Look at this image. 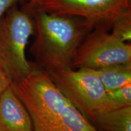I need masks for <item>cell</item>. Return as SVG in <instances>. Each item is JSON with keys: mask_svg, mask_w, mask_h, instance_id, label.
I'll return each instance as SVG.
<instances>
[{"mask_svg": "<svg viewBox=\"0 0 131 131\" xmlns=\"http://www.w3.org/2000/svg\"><path fill=\"white\" fill-rule=\"evenodd\" d=\"M0 131H34L30 114L12 86L0 97Z\"/></svg>", "mask_w": 131, "mask_h": 131, "instance_id": "obj_7", "label": "cell"}, {"mask_svg": "<svg viewBox=\"0 0 131 131\" xmlns=\"http://www.w3.org/2000/svg\"><path fill=\"white\" fill-rule=\"evenodd\" d=\"M12 88L28 111L34 131H100L77 109L45 70L35 67Z\"/></svg>", "mask_w": 131, "mask_h": 131, "instance_id": "obj_1", "label": "cell"}, {"mask_svg": "<svg viewBox=\"0 0 131 131\" xmlns=\"http://www.w3.org/2000/svg\"><path fill=\"white\" fill-rule=\"evenodd\" d=\"M18 1V0H0V19L2 18L6 10Z\"/></svg>", "mask_w": 131, "mask_h": 131, "instance_id": "obj_13", "label": "cell"}, {"mask_svg": "<svg viewBox=\"0 0 131 131\" xmlns=\"http://www.w3.org/2000/svg\"><path fill=\"white\" fill-rule=\"evenodd\" d=\"M87 34L75 52L72 69H98L113 64L131 63V45L108 30L94 29Z\"/></svg>", "mask_w": 131, "mask_h": 131, "instance_id": "obj_6", "label": "cell"}, {"mask_svg": "<svg viewBox=\"0 0 131 131\" xmlns=\"http://www.w3.org/2000/svg\"><path fill=\"white\" fill-rule=\"evenodd\" d=\"M34 32V21L23 10L12 9L0 19V66L12 82L26 77L32 70L25 50Z\"/></svg>", "mask_w": 131, "mask_h": 131, "instance_id": "obj_4", "label": "cell"}, {"mask_svg": "<svg viewBox=\"0 0 131 131\" xmlns=\"http://www.w3.org/2000/svg\"><path fill=\"white\" fill-rule=\"evenodd\" d=\"M95 70L107 92L131 83V63L108 66Z\"/></svg>", "mask_w": 131, "mask_h": 131, "instance_id": "obj_9", "label": "cell"}, {"mask_svg": "<svg viewBox=\"0 0 131 131\" xmlns=\"http://www.w3.org/2000/svg\"><path fill=\"white\" fill-rule=\"evenodd\" d=\"M130 7L131 0H41L34 11L78 17L92 30H109L115 19Z\"/></svg>", "mask_w": 131, "mask_h": 131, "instance_id": "obj_5", "label": "cell"}, {"mask_svg": "<svg viewBox=\"0 0 131 131\" xmlns=\"http://www.w3.org/2000/svg\"><path fill=\"white\" fill-rule=\"evenodd\" d=\"M35 38L30 47L38 68L48 72L73 69L75 52L92 29L81 18L35 10Z\"/></svg>", "mask_w": 131, "mask_h": 131, "instance_id": "obj_2", "label": "cell"}, {"mask_svg": "<svg viewBox=\"0 0 131 131\" xmlns=\"http://www.w3.org/2000/svg\"><path fill=\"white\" fill-rule=\"evenodd\" d=\"M112 33L116 38L125 42L131 40V7L122 13L113 22Z\"/></svg>", "mask_w": 131, "mask_h": 131, "instance_id": "obj_10", "label": "cell"}, {"mask_svg": "<svg viewBox=\"0 0 131 131\" xmlns=\"http://www.w3.org/2000/svg\"><path fill=\"white\" fill-rule=\"evenodd\" d=\"M12 81L0 66V97L3 93L11 86Z\"/></svg>", "mask_w": 131, "mask_h": 131, "instance_id": "obj_12", "label": "cell"}, {"mask_svg": "<svg viewBox=\"0 0 131 131\" xmlns=\"http://www.w3.org/2000/svg\"><path fill=\"white\" fill-rule=\"evenodd\" d=\"M107 93L111 99L120 107L131 106V83Z\"/></svg>", "mask_w": 131, "mask_h": 131, "instance_id": "obj_11", "label": "cell"}, {"mask_svg": "<svg viewBox=\"0 0 131 131\" xmlns=\"http://www.w3.org/2000/svg\"><path fill=\"white\" fill-rule=\"evenodd\" d=\"M47 72L63 95L91 123L99 114L120 107L111 99L94 69L81 68Z\"/></svg>", "mask_w": 131, "mask_h": 131, "instance_id": "obj_3", "label": "cell"}, {"mask_svg": "<svg viewBox=\"0 0 131 131\" xmlns=\"http://www.w3.org/2000/svg\"><path fill=\"white\" fill-rule=\"evenodd\" d=\"M40 1L41 0H30L26 5L24 6L23 9L22 10H23L24 12H26L30 15H32V13L34 12Z\"/></svg>", "mask_w": 131, "mask_h": 131, "instance_id": "obj_14", "label": "cell"}, {"mask_svg": "<svg viewBox=\"0 0 131 131\" xmlns=\"http://www.w3.org/2000/svg\"><path fill=\"white\" fill-rule=\"evenodd\" d=\"M93 124L100 131H131V106L99 114Z\"/></svg>", "mask_w": 131, "mask_h": 131, "instance_id": "obj_8", "label": "cell"}]
</instances>
